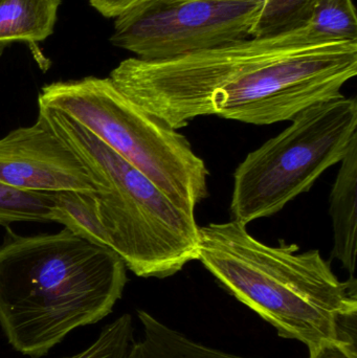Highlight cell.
<instances>
[{
	"instance_id": "1",
	"label": "cell",
	"mask_w": 357,
	"mask_h": 358,
	"mask_svg": "<svg viewBox=\"0 0 357 358\" xmlns=\"http://www.w3.org/2000/svg\"><path fill=\"white\" fill-rule=\"evenodd\" d=\"M357 75V42L328 41L307 24L169 60L129 58L110 73L140 108L174 129L203 115L270 125L340 98Z\"/></svg>"
},
{
	"instance_id": "2",
	"label": "cell",
	"mask_w": 357,
	"mask_h": 358,
	"mask_svg": "<svg viewBox=\"0 0 357 358\" xmlns=\"http://www.w3.org/2000/svg\"><path fill=\"white\" fill-rule=\"evenodd\" d=\"M127 282L115 250L67 227L33 236L8 229L0 245V329L17 352L45 357L73 330L110 315Z\"/></svg>"
},
{
	"instance_id": "3",
	"label": "cell",
	"mask_w": 357,
	"mask_h": 358,
	"mask_svg": "<svg viewBox=\"0 0 357 358\" xmlns=\"http://www.w3.org/2000/svg\"><path fill=\"white\" fill-rule=\"evenodd\" d=\"M238 221L199 227L198 260L237 300L309 351L337 341V322L357 313V281H341L318 250L268 245Z\"/></svg>"
},
{
	"instance_id": "4",
	"label": "cell",
	"mask_w": 357,
	"mask_h": 358,
	"mask_svg": "<svg viewBox=\"0 0 357 358\" xmlns=\"http://www.w3.org/2000/svg\"><path fill=\"white\" fill-rule=\"evenodd\" d=\"M38 115L81 159L96 185L92 194L107 246L140 278L171 277L198 260L194 214L176 206L156 185L87 128L38 105Z\"/></svg>"
},
{
	"instance_id": "5",
	"label": "cell",
	"mask_w": 357,
	"mask_h": 358,
	"mask_svg": "<svg viewBox=\"0 0 357 358\" xmlns=\"http://www.w3.org/2000/svg\"><path fill=\"white\" fill-rule=\"evenodd\" d=\"M38 105L87 128L187 213L194 214L209 195V171L189 141L134 104L110 78L92 76L46 84Z\"/></svg>"
},
{
	"instance_id": "6",
	"label": "cell",
	"mask_w": 357,
	"mask_h": 358,
	"mask_svg": "<svg viewBox=\"0 0 357 358\" xmlns=\"http://www.w3.org/2000/svg\"><path fill=\"white\" fill-rule=\"evenodd\" d=\"M357 136L356 98L342 96L301 111L291 125L249 153L234 173L233 220L272 216L341 163Z\"/></svg>"
},
{
	"instance_id": "7",
	"label": "cell",
	"mask_w": 357,
	"mask_h": 358,
	"mask_svg": "<svg viewBox=\"0 0 357 358\" xmlns=\"http://www.w3.org/2000/svg\"><path fill=\"white\" fill-rule=\"evenodd\" d=\"M259 0H145L115 18L111 43L147 61L169 60L253 37Z\"/></svg>"
},
{
	"instance_id": "8",
	"label": "cell",
	"mask_w": 357,
	"mask_h": 358,
	"mask_svg": "<svg viewBox=\"0 0 357 358\" xmlns=\"http://www.w3.org/2000/svg\"><path fill=\"white\" fill-rule=\"evenodd\" d=\"M0 183L40 193L96 192L87 168L40 115L0 138Z\"/></svg>"
},
{
	"instance_id": "9",
	"label": "cell",
	"mask_w": 357,
	"mask_h": 358,
	"mask_svg": "<svg viewBox=\"0 0 357 358\" xmlns=\"http://www.w3.org/2000/svg\"><path fill=\"white\" fill-rule=\"evenodd\" d=\"M357 136L352 141L333 183L330 216L333 229V258L356 278L357 248Z\"/></svg>"
},
{
	"instance_id": "10",
	"label": "cell",
	"mask_w": 357,
	"mask_h": 358,
	"mask_svg": "<svg viewBox=\"0 0 357 358\" xmlns=\"http://www.w3.org/2000/svg\"><path fill=\"white\" fill-rule=\"evenodd\" d=\"M61 0H0V45L22 42L31 48L54 33Z\"/></svg>"
},
{
	"instance_id": "11",
	"label": "cell",
	"mask_w": 357,
	"mask_h": 358,
	"mask_svg": "<svg viewBox=\"0 0 357 358\" xmlns=\"http://www.w3.org/2000/svg\"><path fill=\"white\" fill-rule=\"evenodd\" d=\"M144 336L132 343L125 358H253L211 348L187 338L144 310L138 311Z\"/></svg>"
},
{
	"instance_id": "12",
	"label": "cell",
	"mask_w": 357,
	"mask_h": 358,
	"mask_svg": "<svg viewBox=\"0 0 357 358\" xmlns=\"http://www.w3.org/2000/svg\"><path fill=\"white\" fill-rule=\"evenodd\" d=\"M54 193L25 192L0 183V225L15 222L59 223Z\"/></svg>"
},
{
	"instance_id": "13",
	"label": "cell",
	"mask_w": 357,
	"mask_h": 358,
	"mask_svg": "<svg viewBox=\"0 0 357 358\" xmlns=\"http://www.w3.org/2000/svg\"><path fill=\"white\" fill-rule=\"evenodd\" d=\"M307 25L321 39L357 42V16L352 0H312Z\"/></svg>"
},
{
	"instance_id": "14",
	"label": "cell",
	"mask_w": 357,
	"mask_h": 358,
	"mask_svg": "<svg viewBox=\"0 0 357 358\" xmlns=\"http://www.w3.org/2000/svg\"><path fill=\"white\" fill-rule=\"evenodd\" d=\"M92 193L94 192L54 193L60 214L59 223L89 241L107 246L106 238L96 219Z\"/></svg>"
},
{
	"instance_id": "15",
	"label": "cell",
	"mask_w": 357,
	"mask_h": 358,
	"mask_svg": "<svg viewBox=\"0 0 357 358\" xmlns=\"http://www.w3.org/2000/svg\"><path fill=\"white\" fill-rule=\"evenodd\" d=\"M312 0H265L253 37L278 35L307 24Z\"/></svg>"
},
{
	"instance_id": "16",
	"label": "cell",
	"mask_w": 357,
	"mask_h": 358,
	"mask_svg": "<svg viewBox=\"0 0 357 358\" xmlns=\"http://www.w3.org/2000/svg\"><path fill=\"white\" fill-rule=\"evenodd\" d=\"M133 330L131 315L125 313L105 326L85 350L62 358H125L133 343Z\"/></svg>"
},
{
	"instance_id": "17",
	"label": "cell",
	"mask_w": 357,
	"mask_h": 358,
	"mask_svg": "<svg viewBox=\"0 0 357 358\" xmlns=\"http://www.w3.org/2000/svg\"><path fill=\"white\" fill-rule=\"evenodd\" d=\"M309 358H357V349L341 341H335L309 351Z\"/></svg>"
},
{
	"instance_id": "18",
	"label": "cell",
	"mask_w": 357,
	"mask_h": 358,
	"mask_svg": "<svg viewBox=\"0 0 357 358\" xmlns=\"http://www.w3.org/2000/svg\"><path fill=\"white\" fill-rule=\"evenodd\" d=\"M145 0H89L90 6L106 18H117Z\"/></svg>"
},
{
	"instance_id": "19",
	"label": "cell",
	"mask_w": 357,
	"mask_h": 358,
	"mask_svg": "<svg viewBox=\"0 0 357 358\" xmlns=\"http://www.w3.org/2000/svg\"><path fill=\"white\" fill-rule=\"evenodd\" d=\"M259 1H263L264 2V1H265V0H259Z\"/></svg>"
}]
</instances>
